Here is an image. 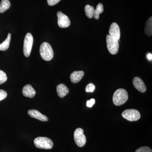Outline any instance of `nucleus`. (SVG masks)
I'll return each instance as SVG.
<instances>
[{
	"instance_id": "1",
	"label": "nucleus",
	"mask_w": 152,
	"mask_h": 152,
	"mask_svg": "<svg viewBox=\"0 0 152 152\" xmlns=\"http://www.w3.org/2000/svg\"><path fill=\"white\" fill-rule=\"evenodd\" d=\"M128 99L127 92L124 89L120 88L117 90L113 96V102L116 106H119L124 104Z\"/></svg>"
},
{
	"instance_id": "2",
	"label": "nucleus",
	"mask_w": 152,
	"mask_h": 152,
	"mask_svg": "<svg viewBox=\"0 0 152 152\" xmlns=\"http://www.w3.org/2000/svg\"><path fill=\"white\" fill-rule=\"evenodd\" d=\"M40 54L42 58L46 61H50L53 58L54 52L50 45L46 42H44L41 45Z\"/></svg>"
},
{
	"instance_id": "3",
	"label": "nucleus",
	"mask_w": 152,
	"mask_h": 152,
	"mask_svg": "<svg viewBox=\"0 0 152 152\" xmlns=\"http://www.w3.org/2000/svg\"><path fill=\"white\" fill-rule=\"evenodd\" d=\"M35 145L38 148L50 150L53 146V143L51 139L46 137H38L34 140Z\"/></svg>"
},
{
	"instance_id": "4",
	"label": "nucleus",
	"mask_w": 152,
	"mask_h": 152,
	"mask_svg": "<svg viewBox=\"0 0 152 152\" xmlns=\"http://www.w3.org/2000/svg\"><path fill=\"white\" fill-rule=\"evenodd\" d=\"M106 42L109 52L112 55L117 54L119 48L118 41L115 39L110 35L108 34L106 37Z\"/></svg>"
},
{
	"instance_id": "5",
	"label": "nucleus",
	"mask_w": 152,
	"mask_h": 152,
	"mask_svg": "<svg viewBox=\"0 0 152 152\" xmlns=\"http://www.w3.org/2000/svg\"><path fill=\"white\" fill-rule=\"evenodd\" d=\"M34 42V38L31 34L28 33L26 35L24 41L23 53L26 57H28L31 55Z\"/></svg>"
},
{
	"instance_id": "6",
	"label": "nucleus",
	"mask_w": 152,
	"mask_h": 152,
	"mask_svg": "<svg viewBox=\"0 0 152 152\" xmlns=\"http://www.w3.org/2000/svg\"><path fill=\"white\" fill-rule=\"evenodd\" d=\"M122 116L124 118L129 121H135L140 118L141 115L140 112L134 109H128L123 112Z\"/></svg>"
},
{
	"instance_id": "7",
	"label": "nucleus",
	"mask_w": 152,
	"mask_h": 152,
	"mask_svg": "<svg viewBox=\"0 0 152 152\" xmlns=\"http://www.w3.org/2000/svg\"><path fill=\"white\" fill-rule=\"evenodd\" d=\"M83 133V130L80 128L76 129L74 132V140L79 147H83L86 142V138Z\"/></svg>"
},
{
	"instance_id": "8",
	"label": "nucleus",
	"mask_w": 152,
	"mask_h": 152,
	"mask_svg": "<svg viewBox=\"0 0 152 152\" xmlns=\"http://www.w3.org/2000/svg\"><path fill=\"white\" fill-rule=\"evenodd\" d=\"M58 24L61 28L69 27L71 24V22L67 16L59 11L57 12Z\"/></svg>"
},
{
	"instance_id": "9",
	"label": "nucleus",
	"mask_w": 152,
	"mask_h": 152,
	"mask_svg": "<svg viewBox=\"0 0 152 152\" xmlns=\"http://www.w3.org/2000/svg\"><path fill=\"white\" fill-rule=\"evenodd\" d=\"M110 35L117 41H119L121 37V31L119 27L116 23H113L111 25L109 30Z\"/></svg>"
},
{
	"instance_id": "10",
	"label": "nucleus",
	"mask_w": 152,
	"mask_h": 152,
	"mask_svg": "<svg viewBox=\"0 0 152 152\" xmlns=\"http://www.w3.org/2000/svg\"><path fill=\"white\" fill-rule=\"evenodd\" d=\"M133 84L135 88L140 92L144 93L146 91V87L140 78L135 77L133 79Z\"/></svg>"
},
{
	"instance_id": "11",
	"label": "nucleus",
	"mask_w": 152,
	"mask_h": 152,
	"mask_svg": "<svg viewBox=\"0 0 152 152\" xmlns=\"http://www.w3.org/2000/svg\"><path fill=\"white\" fill-rule=\"evenodd\" d=\"M28 114L32 118H34L42 121L47 122L48 121V118L46 116L43 115L37 110H29L28 112Z\"/></svg>"
},
{
	"instance_id": "12",
	"label": "nucleus",
	"mask_w": 152,
	"mask_h": 152,
	"mask_svg": "<svg viewBox=\"0 0 152 152\" xmlns=\"http://www.w3.org/2000/svg\"><path fill=\"white\" fill-rule=\"evenodd\" d=\"M23 94L25 96L30 98H33L36 95L35 90L34 89L31 85H26L23 88L22 90Z\"/></svg>"
},
{
	"instance_id": "13",
	"label": "nucleus",
	"mask_w": 152,
	"mask_h": 152,
	"mask_svg": "<svg viewBox=\"0 0 152 152\" xmlns=\"http://www.w3.org/2000/svg\"><path fill=\"white\" fill-rule=\"evenodd\" d=\"M84 72L82 71H75L71 74L70 80L73 83H77L80 82L84 75Z\"/></svg>"
},
{
	"instance_id": "14",
	"label": "nucleus",
	"mask_w": 152,
	"mask_h": 152,
	"mask_svg": "<svg viewBox=\"0 0 152 152\" xmlns=\"http://www.w3.org/2000/svg\"><path fill=\"white\" fill-rule=\"evenodd\" d=\"M56 90L58 95L60 98H64L69 93V89L64 84H60L58 85L57 86Z\"/></svg>"
},
{
	"instance_id": "15",
	"label": "nucleus",
	"mask_w": 152,
	"mask_h": 152,
	"mask_svg": "<svg viewBox=\"0 0 152 152\" xmlns=\"http://www.w3.org/2000/svg\"><path fill=\"white\" fill-rule=\"evenodd\" d=\"M145 32L146 34L148 36L152 35V18L150 17L146 23L145 26Z\"/></svg>"
},
{
	"instance_id": "16",
	"label": "nucleus",
	"mask_w": 152,
	"mask_h": 152,
	"mask_svg": "<svg viewBox=\"0 0 152 152\" xmlns=\"http://www.w3.org/2000/svg\"><path fill=\"white\" fill-rule=\"evenodd\" d=\"M11 39V34L9 33L7 37L5 40L2 43L0 44V51H5L10 47Z\"/></svg>"
},
{
	"instance_id": "17",
	"label": "nucleus",
	"mask_w": 152,
	"mask_h": 152,
	"mask_svg": "<svg viewBox=\"0 0 152 152\" xmlns=\"http://www.w3.org/2000/svg\"><path fill=\"white\" fill-rule=\"evenodd\" d=\"M11 7V3L9 0H1L0 3V13H3Z\"/></svg>"
},
{
	"instance_id": "18",
	"label": "nucleus",
	"mask_w": 152,
	"mask_h": 152,
	"mask_svg": "<svg viewBox=\"0 0 152 152\" xmlns=\"http://www.w3.org/2000/svg\"><path fill=\"white\" fill-rule=\"evenodd\" d=\"M104 12V7L102 4H98L94 12V17L96 20H98L99 18L100 15Z\"/></svg>"
},
{
	"instance_id": "19",
	"label": "nucleus",
	"mask_w": 152,
	"mask_h": 152,
	"mask_svg": "<svg viewBox=\"0 0 152 152\" xmlns=\"http://www.w3.org/2000/svg\"><path fill=\"white\" fill-rule=\"evenodd\" d=\"M95 9L92 6L86 5L85 7V11L86 15L89 18H92L94 17Z\"/></svg>"
},
{
	"instance_id": "20",
	"label": "nucleus",
	"mask_w": 152,
	"mask_h": 152,
	"mask_svg": "<svg viewBox=\"0 0 152 152\" xmlns=\"http://www.w3.org/2000/svg\"><path fill=\"white\" fill-rule=\"evenodd\" d=\"M7 80V77L5 72L0 70V85L5 83Z\"/></svg>"
},
{
	"instance_id": "21",
	"label": "nucleus",
	"mask_w": 152,
	"mask_h": 152,
	"mask_svg": "<svg viewBox=\"0 0 152 152\" xmlns=\"http://www.w3.org/2000/svg\"><path fill=\"white\" fill-rule=\"evenodd\" d=\"M96 89V87L94 84L90 83L86 86V91L87 93H92L94 92Z\"/></svg>"
},
{
	"instance_id": "22",
	"label": "nucleus",
	"mask_w": 152,
	"mask_h": 152,
	"mask_svg": "<svg viewBox=\"0 0 152 152\" xmlns=\"http://www.w3.org/2000/svg\"><path fill=\"white\" fill-rule=\"evenodd\" d=\"M135 152H152V151L149 147H142L136 150Z\"/></svg>"
},
{
	"instance_id": "23",
	"label": "nucleus",
	"mask_w": 152,
	"mask_h": 152,
	"mask_svg": "<svg viewBox=\"0 0 152 152\" xmlns=\"http://www.w3.org/2000/svg\"><path fill=\"white\" fill-rule=\"evenodd\" d=\"M7 96V92L3 90H0V101L4 99Z\"/></svg>"
},
{
	"instance_id": "24",
	"label": "nucleus",
	"mask_w": 152,
	"mask_h": 152,
	"mask_svg": "<svg viewBox=\"0 0 152 152\" xmlns=\"http://www.w3.org/2000/svg\"><path fill=\"white\" fill-rule=\"evenodd\" d=\"M95 103V99H92L90 100L87 101L86 105L88 107H92Z\"/></svg>"
},
{
	"instance_id": "25",
	"label": "nucleus",
	"mask_w": 152,
	"mask_h": 152,
	"mask_svg": "<svg viewBox=\"0 0 152 152\" xmlns=\"http://www.w3.org/2000/svg\"><path fill=\"white\" fill-rule=\"evenodd\" d=\"M61 0H47V1L49 6H53L59 2Z\"/></svg>"
},
{
	"instance_id": "26",
	"label": "nucleus",
	"mask_w": 152,
	"mask_h": 152,
	"mask_svg": "<svg viewBox=\"0 0 152 152\" xmlns=\"http://www.w3.org/2000/svg\"><path fill=\"white\" fill-rule=\"evenodd\" d=\"M147 58L149 61H151L152 60V54L151 53L147 55Z\"/></svg>"
}]
</instances>
